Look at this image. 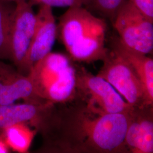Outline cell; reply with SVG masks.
Segmentation results:
<instances>
[{"instance_id": "6da1fadb", "label": "cell", "mask_w": 153, "mask_h": 153, "mask_svg": "<svg viewBox=\"0 0 153 153\" xmlns=\"http://www.w3.org/2000/svg\"><path fill=\"white\" fill-rule=\"evenodd\" d=\"M131 112L99 114L76 97L51 104L36 128L42 144L36 152L127 153L124 138Z\"/></svg>"}, {"instance_id": "7a4b0ae2", "label": "cell", "mask_w": 153, "mask_h": 153, "mask_svg": "<svg viewBox=\"0 0 153 153\" xmlns=\"http://www.w3.org/2000/svg\"><path fill=\"white\" fill-rule=\"evenodd\" d=\"M107 26L84 6L70 7L57 25V37L73 61L93 63L103 61L108 50L105 47Z\"/></svg>"}, {"instance_id": "3957f363", "label": "cell", "mask_w": 153, "mask_h": 153, "mask_svg": "<svg viewBox=\"0 0 153 153\" xmlns=\"http://www.w3.org/2000/svg\"><path fill=\"white\" fill-rule=\"evenodd\" d=\"M36 95L52 104L71 102L76 95V66L69 56L50 52L28 72Z\"/></svg>"}, {"instance_id": "277c9868", "label": "cell", "mask_w": 153, "mask_h": 153, "mask_svg": "<svg viewBox=\"0 0 153 153\" xmlns=\"http://www.w3.org/2000/svg\"><path fill=\"white\" fill-rule=\"evenodd\" d=\"M76 66V95L88 109L99 114L128 113L131 107L108 82L83 66Z\"/></svg>"}, {"instance_id": "5b68a950", "label": "cell", "mask_w": 153, "mask_h": 153, "mask_svg": "<svg viewBox=\"0 0 153 153\" xmlns=\"http://www.w3.org/2000/svg\"><path fill=\"white\" fill-rule=\"evenodd\" d=\"M97 74L115 88L127 103L133 107L148 105L142 84L131 65L113 50H108Z\"/></svg>"}, {"instance_id": "8992f818", "label": "cell", "mask_w": 153, "mask_h": 153, "mask_svg": "<svg viewBox=\"0 0 153 153\" xmlns=\"http://www.w3.org/2000/svg\"><path fill=\"white\" fill-rule=\"evenodd\" d=\"M112 23L120 40L126 47L146 55L152 53L153 21L130 0L125 1Z\"/></svg>"}, {"instance_id": "52a82bcc", "label": "cell", "mask_w": 153, "mask_h": 153, "mask_svg": "<svg viewBox=\"0 0 153 153\" xmlns=\"http://www.w3.org/2000/svg\"><path fill=\"white\" fill-rule=\"evenodd\" d=\"M14 3L10 31V60L18 71L23 74L25 58L35 27L36 14L30 1L17 0Z\"/></svg>"}, {"instance_id": "ba28073f", "label": "cell", "mask_w": 153, "mask_h": 153, "mask_svg": "<svg viewBox=\"0 0 153 153\" xmlns=\"http://www.w3.org/2000/svg\"><path fill=\"white\" fill-rule=\"evenodd\" d=\"M57 38V24L52 7L41 5L36 14L34 33L25 60L23 73L27 76L38 61L51 52Z\"/></svg>"}, {"instance_id": "9c48e42d", "label": "cell", "mask_w": 153, "mask_h": 153, "mask_svg": "<svg viewBox=\"0 0 153 153\" xmlns=\"http://www.w3.org/2000/svg\"><path fill=\"white\" fill-rule=\"evenodd\" d=\"M124 146L127 153H153V105L133 107Z\"/></svg>"}, {"instance_id": "30bf717a", "label": "cell", "mask_w": 153, "mask_h": 153, "mask_svg": "<svg viewBox=\"0 0 153 153\" xmlns=\"http://www.w3.org/2000/svg\"><path fill=\"white\" fill-rule=\"evenodd\" d=\"M19 100L28 103H45L36 95L27 76L0 60V105L13 104Z\"/></svg>"}, {"instance_id": "8fae6325", "label": "cell", "mask_w": 153, "mask_h": 153, "mask_svg": "<svg viewBox=\"0 0 153 153\" xmlns=\"http://www.w3.org/2000/svg\"><path fill=\"white\" fill-rule=\"evenodd\" d=\"M111 49L131 65L142 84L148 105H153V59L126 47L119 38L112 39Z\"/></svg>"}, {"instance_id": "7c38bea8", "label": "cell", "mask_w": 153, "mask_h": 153, "mask_svg": "<svg viewBox=\"0 0 153 153\" xmlns=\"http://www.w3.org/2000/svg\"><path fill=\"white\" fill-rule=\"evenodd\" d=\"M51 103H28L0 105V133L9 126L25 123L36 128Z\"/></svg>"}, {"instance_id": "4fadbf2b", "label": "cell", "mask_w": 153, "mask_h": 153, "mask_svg": "<svg viewBox=\"0 0 153 153\" xmlns=\"http://www.w3.org/2000/svg\"><path fill=\"white\" fill-rule=\"evenodd\" d=\"M36 133L35 129L25 123L9 126L2 131L10 150L19 153H27Z\"/></svg>"}, {"instance_id": "5bb4252c", "label": "cell", "mask_w": 153, "mask_h": 153, "mask_svg": "<svg viewBox=\"0 0 153 153\" xmlns=\"http://www.w3.org/2000/svg\"><path fill=\"white\" fill-rule=\"evenodd\" d=\"M14 9V2L0 0V60H11L10 31Z\"/></svg>"}, {"instance_id": "9a60e30c", "label": "cell", "mask_w": 153, "mask_h": 153, "mask_svg": "<svg viewBox=\"0 0 153 153\" xmlns=\"http://www.w3.org/2000/svg\"><path fill=\"white\" fill-rule=\"evenodd\" d=\"M126 0H90V7L114 22L115 16Z\"/></svg>"}, {"instance_id": "2e32d148", "label": "cell", "mask_w": 153, "mask_h": 153, "mask_svg": "<svg viewBox=\"0 0 153 153\" xmlns=\"http://www.w3.org/2000/svg\"><path fill=\"white\" fill-rule=\"evenodd\" d=\"M14 2L17 0H3ZM33 4H38L51 7H73V6H90V0H27Z\"/></svg>"}, {"instance_id": "e0dca14e", "label": "cell", "mask_w": 153, "mask_h": 153, "mask_svg": "<svg viewBox=\"0 0 153 153\" xmlns=\"http://www.w3.org/2000/svg\"><path fill=\"white\" fill-rule=\"evenodd\" d=\"M142 13L153 21V0H130Z\"/></svg>"}, {"instance_id": "ac0fdd59", "label": "cell", "mask_w": 153, "mask_h": 153, "mask_svg": "<svg viewBox=\"0 0 153 153\" xmlns=\"http://www.w3.org/2000/svg\"><path fill=\"white\" fill-rule=\"evenodd\" d=\"M10 149L8 146L2 133H0V153H8L10 152Z\"/></svg>"}]
</instances>
